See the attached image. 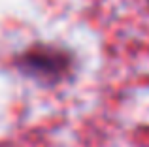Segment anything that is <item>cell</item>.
Instances as JSON below:
<instances>
[{"label": "cell", "mask_w": 149, "mask_h": 147, "mask_svg": "<svg viewBox=\"0 0 149 147\" xmlns=\"http://www.w3.org/2000/svg\"><path fill=\"white\" fill-rule=\"evenodd\" d=\"M19 72L34 79L53 83L70 70V55L53 45H32L15 59Z\"/></svg>", "instance_id": "1"}]
</instances>
